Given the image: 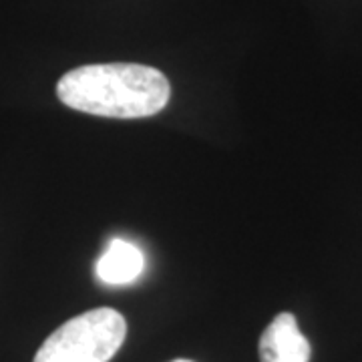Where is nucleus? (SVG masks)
I'll return each mask as SVG.
<instances>
[{"label":"nucleus","mask_w":362,"mask_h":362,"mask_svg":"<svg viewBox=\"0 0 362 362\" xmlns=\"http://www.w3.org/2000/svg\"><path fill=\"white\" fill-rule=\"evenodd\" d=\"M125 318L113 308H95L66 320L42 342L35 362H109L123 346Z\"/></svg>","instance_id":"f03ea898"},{"label":"nucleus","mask_w":362,"mask_h":362,"mask_svg":"<svg viewBox=\"0 0 362 362\" xmlns=\"http://www.w3.org/2000/svg\"><path fill=\"white\" fill-rule=\"evenodd\" d=\"M310 354V342L290 312L278 314L259 338V362H308Z\"/></svg>","instance_id":"7ed1b4c3"},{"label":"nucleus","mask_w":362,"mask_h":362,"mask_svg":"<svg viewBox=\"0 0 362 362\" xmlns=\"http://www.w3.org/2000/svg\"><path fill=\"white\" fill-rule=\"evenodd\" d=\"M61 103L97 117L143 119L165 109L171 97L168 77L137 63L85 65L65 73L57 83Z\"/></svg>","instance_id":"f257e3e1"},{"label":"nucleus","mask_w":362,"mask_h":362,"mask_svg":"<svg viewBox=\"0 0 362 362\" xmlns=\"http://www.w3.org/2000/svg\"><path fill=\"white\" fill-rule=\"evenodd\" d=\"M145 268V256L141 247L133 242L115 238L109 242L103 256L97 262V278L107 286L133 284Z\"/></svg>","instance_id":"20e7f679"},{"label":"nucleus","mask_w":362,"mask_h":362,"mask_svg":"<svg viewBox=\"0 0 362 362\" xmlns=\"http://www.w3.org/2000/svg\"><path fill=\"white\" fill-rule=\"evenodd\" d=\"M171 362H194V361H185V358H177V361H171Z\"/></svg>","instance_id":"39448f33"}]
</instances>
